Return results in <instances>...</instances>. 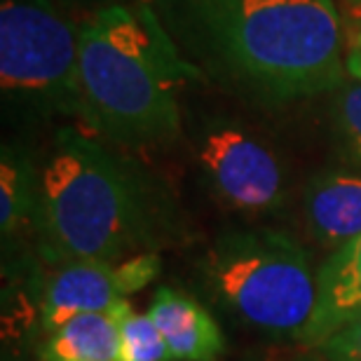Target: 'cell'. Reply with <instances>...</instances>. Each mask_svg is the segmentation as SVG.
<instances>
[{
    "label": "cell",
    "instance_id": "1",
    "mask_svg": "<svg viewBox=\"0 0 361 361\" xmlns=\"http://www.w3.org/2000/svg\"><path fill=\"white\" fill-rule=\"evenodd\" d=\"M180 42L249 101L284 106L345 85L334 0H169Z\"/></svg>",
    "mask_w": 361,
    "mask_h": 361
},
{
    "label": "cell",
    "instance_id": "2",
    "mask_svg": "<svg viewBox=\"0 0 361 361\" xmlns=\"http://www.w3.org/2000/svg\"><path fill=\"white\" fill-rule=\"evenodd\" d=\"M160 190L85 127H59L40 164L33 233L47 268L125 261L160 247L167 226Z\"/></svg>",
    "mask_w": 361,
    "mask_h": 361
},
{
    "label": "cell",
    "instance_id": "15",
    "mask_svg": "<svg viewBox=\"0 0 361 361\" xmlns=\"http://www.w3.org/2000/svg\"><path fill=\"white\" fill-rule=\"evenodd\" d=\"M317 350L326 361H361V319L336 331Z\"/></svg>",
    "mask_w": 361,
    "mask_h": 361
},
{
    "label": "cell",
    "instance_id": "12",
    "mask_svg": "<svg viewBox=\"0 0 361 361\" xmlns=\"http://www.w3.org/2000/svg\"><path fill=\"white\" fill-rule=\"evenodd\" d=\"M40 164L21 143H3L0 153V233L14 240L26 226L33 228L38 207Z\"/></svg>",
    "mask_w": 361,
    "mask_h": 361
},
{
    "label": "cell",
    "instance_id": "16",
    "mask_svg": "<svg viewBox=\"0 0 361 361\" xmlns=\"http://www.w3.org/2000/svg\"><path fill=\"white\" fill-rule=\"evenodd\" d=\"M348 73L352 78H357V80H361V28L348 49Z\"/></svg>",
    "mask_w": 361,
    "mask_h": 361
},
{
    "label": "cell",
    "instance_id": "18",
    "mask_svg": "<svg viewBox=\"0 0 361 361\" xmlns=\"http://www.w3.org/2000/svg\"><path fill=\"white\" fill-rule=\"evenodd\" d=\"M357 3H359V5H361V0H357Z\"/></svg>",
    "mask_w": 361,
    "mask_h": 361
},
{
    "label": "cell",
    "instance_id": "6",
    "mask_svg": "<svg viewBox=\"0 0 361 361\" xmlns=\"http://www.w3.org/2000/svg\"><path fill=\"white\" fill-rule=\"evenodd\" d=\"M192 153L202 183L230 212L270 216L284 207V164L268 143L240 122L204 120L192 134Z\"/></svg>",
    "mask_w": 361,
    "mask_h": 361
},
{
    "label": "cell",
    "instance_id": "13",
    "mask_svg": "<svg viewBox=\"0 0 361 361\" xmlns=\"http://www.w3.org/2000/svg\"><path fill=\"white\" fill-rule=\"evenodd\" d=\"M111 312L118 322L120 361H171L167 341L148 312H136L129 300L118 302Z\"/></svg>",
    "mask_w": 361,
    "mask_h": 361
},
{
    "label": "cell",
    "instance_id": "11",
    "mask_svg": "<svg viewBox=\"0 0 361 361\" xmlns=\"http://www.w3.org/2000/svg\"><path fill=\"white\" fill-rule=\"evenodd\" d=\"M40 361H120L118 322L113 312H92L68 319L45 334Z\"/></svg>",
    "mask_w": 361,
    "mask_h": 361
},
{
    "label": "cell",
    "instance_id": "9",
    "mask_svg": "<svg viewBox=\"0 0 361 361\" xmlns=\"http://www.w3.org/2000/svg\"><path fill=\"white\" fill-rule=\"evenodd\" d=\"M302 214L310 235L331 251L361 235V169H324L307 180Z\"/></svg>",
    "mask_w": 361,
    "mask_h": 361
},
{
    "label": "cell",
    "instance_id": "5",
    "mask_svg": "<svg viewBox=\"0 0 361 361\" xmlns=\"http://www.w3.org/2000/svg\"><path fill=\"white\" fill-rule=\"evenodd\" d=\"M0 92L5 115L87 127L80 85V26L52 0L0 3Z\"/></svg>",
    "mask_w": 361,
    "mask_h": 361
},
{
    "label": "cell",
    "instance_id": "10",
    "mask_svg": "<svg viewBox=\"0 0 361 361\" xmlns=\"http://www.w3.org/2000/svg\"><path fill=\"white\" fill-rule=\"evenodd\" d=\"M148 314L167 341L171 361H219L226 334L204 305L176 288L160 286L150 298Z\"/></svg>",
    "mask_w": 361,
    "mask_h": 361
},
{
    "label": "cell",
    "instance_id": "7",
    "mask_svg": "<svg viewBox=\"0 0 361 361\" xmlns=\"http://www.w3.org/2000/svg\"><path fill=\"white\" fill-rule=\"evenodd\" d=\"M162 270L155 251L125 261H78L52 265L40 286V326L45 334L73 317L111 312L129 295L146 288Z\"/></svg>",
    "mask_w": 361,
    "mask_h": 361
},
{
    "label": "cell",
    "instance_id": "14",
    "mask_svg": "<svg viewBox=\"0 0 361 361\" xmlns=\"http://www.w3.org/2000/svg\"><path fill=\"white\" fill-rule=\"evenodd\" d=\"M336 129L348 160L361 169V80L343 85L336 104Z\"/></svg>",
    "mask_w": 361,
    "mask_h": 361
},
{
    "label": "cell",
    "instance_id": "4",
    "mask_svg": "<svg viewBox=\"0 0 361 361\" xmlns=\"http://www.w3.org/2000/svg\"><path fill=\"white\" fill-rule=\"evenodd\" d=\"M209 293L251 329L300 338L317 300V270L295 237L272 228L230 230L200 263Z\"/></svg>",
    "mask_w": 361,
    "mask_h": 361
},
{
    "label": "cell",
    "instance_id": "3",
    "mask_svg": "<svg viewBox=\"0 0 361 361\" xmlns=\"http://www.w3.org/2000/svg\"><path fill=\"white\" fill-rule=\"evenodd\" d=\"M202 73L146 3L97 7L80 24V85L90 132L129 148L180 134L178 92Z\"/></svg>",
    "mask_w": 361,
    "mask_h": 361
},
{
    "label": "cell",
    "instance_id": "17",
    "mask_svg": "<svg viewBox=\"0 0 361 361\" xmlns=\"http://www.w3.org/2000/svg\"><path fill=\"white\" fill-rule=\"evenodd\" d=\"M118 3H122V0H101V5H99V7H106V5H118Z\"/></svg>",
    "mask_w": 361,
    "mask_h": 361
},
{
    "label": "cell",
    "instance_id": "8",
    "mask_svg": "<svg viewBox=\"0 0 361 361\" xmlns=\"http://www.w3.org/2000/svg\"><path fill=\"white\" fill-rule=\"evenodd\" d=\"M361 319V235L334 249L317 270V300L298 341L319 348L329 336Z\"/></svg>",
    "mask_w": 361,
    "mask_h": 361
}]
</instances>
